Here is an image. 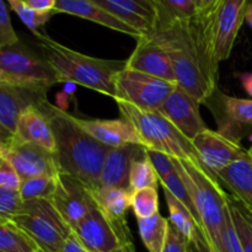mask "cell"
<instances>
[{"instance_id":"6da1fadb","label":"cell","mask_w":252,"mask_h":252,"mask_svg":"<svg viewBox=\"0 0 252 252\" xmlns=\"http://www.w3.org/2000/svg\"><path fill=\"white\" fill-rule=\"evenodd\" d=\"M148 34L169 54L177 85L199 103L206 102L217 90L220 63L214 51L207 15L160 22Z\"/></svg>"},{"instance_id":"7a4b0ae2","label":"cell","mask_w":252,"mask_h":252,"mask_svg":"<svg viewBox=\"0 0 252 252\" xmlns=\"http://www.w3.org/2000/svg\"><path fill=\"white\" fill-rule=\"evenodd\" d=\"M38 108L49 118L53 129L56 140L53 154L59 174L78 179L95 197L106 155L112 148L91 137L75 122L74 116L53 106L48 100Z\"/></svg>"},{"instance_id":"3957f363","label":"cell","mask_w":252,"mask_h":252,"mask_svg":"<svg viewBox=\"0 0 252 252\" xmlns=\"http://www.w3.org/2000/svg\"><path fill=\"white\" fill-rule=\"evenodd\" d=\"M39 52L61 76L63 83L78 84L115 100L116 78L126 68V61L95 58L68 48L43 33L34 36Z\"/></svg>"},{"instance_id":"277c9868","label":"cell","mask_w":252,"mask_h":252,"mask_svg":"<svg viewBox=\"0 0 252 252\" xmlns=\"http://www.w3.org/2000/svg\"><path fill=\"white\" fill-rule=\"evenodd\" d=\"M175 170L189 189L198 213L202 233L214 252H221V235L228 207V193L219 180L201 161L171 158Z\"/></svg>"},{"instance_id":"5b68a950","label":"cell","mask_w":252,"mask_h":252,"mask_svg":"<svg viewBox=\"0 0 252 252\" xmlns=\"http://www.w3.org/2000/svg\"><path fill=\"white\" fill-rule=\"evenodd\" d=\"M121 116L129 121L147 149L164 153L175 159H189L199 161L193 144L187 139L160 111H144L130 103L116 101Z\"/></svg>"},{"instance_id":"8992f818","label":"cell","mask_w":252,"mask_h":252,"mask_svg":"<svg viewBox=\"0 0 252 252\" xmlns=\"http://www.w3.org/2000/svg\"><path fill=\"white\" fill-rule=\"evenodd\" d=\"M63 83L41 53L21 41L0 48V86H20L48 93Z\"/></svg>"},{"instance_id":"52a82bcc","label":"cell","mask_w":252,"mask_h":252,"mask_svg":"<svg viewBox=\"0 0 252 252\" xmlns=\"http://www.w3.org/2000/svg\"><path fill=\"white\" fill-rule=\"evenodd\" d=\"M12 223L24 230L43 252H59L73 229L64 220L51 199L25 201L12 218Z\"/></svg>"},{"instance_id":"ba28073f","label":"cell","mask_w":252,"mask_h":252,"mask_svg":"<svg viewBox=\"0 0 252 252\" xmlns=\"http://www.w3.org/2000/svg\"><path fill=\"white\" fill-rule=\"evenodd\" d=\"M176 86V83L126 66L116 78L115 101H123L144 111H159Z\"/></svg>"},{"instance_id":"9c48e42d","label":"cell","mask_w":252,"mask_h":252,"mask_svg":"<svg viewBox=\"0 0 252 252\" xmlns=\"http://www.w3.org/2000/svg\"><path fill=\"white\" fill-rule=\"evenodd\" d=\"M73 233L89 252H112L132 243L128 224L116 221L98 203L73 229Z\"/></svg>"},{"instance_id":"30bf717a","label":"cell","mask_w":252,"mask_h":252,"mask_svg":"<svg viewBox=\"0 0 252 252\" xmlns=\"http://www.w3.org/2000/svg\"><path fill=\"white\" fill-rule=\"evenodd\" d=\"M249 0H219L207 12L214 51L219 62L230 57L239 31L245 21Z\"/></svg>"},{"instance_id":"8fae6325","label":"cell","mask_w":252,"mask_h":252,"mask_svg":"<svg viewBox=\"0 0 252 252\" xmlns=\"http://www.w3.org/2000/svg\"><path fill=\"white\" fill-rule=\"evenodd\" d=\"M199 161L214 176L238 160L249 157V152L238 139L221 134L209 128L192 140Z\"/></svg>"},{"instance_id":"7c38bea8","label":"cell","mask_w":252,"mask_h":252,"mask_svg":"<svg viewBox=\"0 0 252 252\" xmlns=\"http://www.w3.org/2000/svg\"><path fill=\"white\" fill-rule=\"evenodd\" d=\"M51 201L71 229L75 228L97 203L85 185L65 174L57 176L56 191Z\"/></svg>"},{"instance_id":"4fadbf2b","label":"cell","mask_w":252,"mask_h":252,"mask_svg":"<svg viewBox=\"0 0 252 252\" xmlns=\"http://www.w3.org/2000/svg\"><path fill=\"white\" fill-rule=\"evenodd\" d=\"M1 157L14 166L21 181L37 176H58L59 174L53 153L32 143L20 142L16 138L11 148Z\"/></svg>"},{"instance_id":"5bb4252c","label":"cell","mask_w":252,"mask_h":252,"mask_svg":"<svg viewBox=\"0 0 252 252\" xmlns=\"http://www.w3.org/2000/svg\"><path fill=\"white\" fill-rule=\"evenodd\" d=\"M199 105L193 96L177 85L159 111L192 142L197 134L207 129L199 112Z\"/></svg>"},{"instance_id":"9a60e30c","label":"cell","mask_w":252,"mask_h":252,"mask_svg":"<svg viewBox=\"0 0 252 252\" xmlns=\"http://www.w3.org/2000/svg\"><path fill=\"white\" fill-rule=\"evenodd\" d=\"M126 62L127 68L176 83V75L169 54L150 34L145 33L137 39L134 51Z\"/></svg>"},{"instance_id":"2e32d148","label":"cell","mask_w":252,"mask_h":252,"mask_svg":"<svg viewBox=\"0 0 252 252\" xmlns=\"http://www.w3.org/2000/svg\"><path fill=\"white\" fill-rule=\"evenodd\" d=\"M145 154H147V148L137 144H127L123 147L112 148L106 155L105 162L101 170L97 193L103 189H110L130 191V167L134 160L144 157Z\"/></svg>"},{"instance_id":"e0dca14e","label":"cell","mask_w":252,"mask_h":252,"mask_svg":"<svg viewBox=\"0 0 252 252\" xmlns=\"http://www.w3.org/2000/svg\"><path fill=\"white\" fill-rule=\"evenodd\" d=\"M118 17L127 22L135 30L148 33L157 27L159 22V11L154 0H91Z\"/></svg>"},{"instance_id":"ac0fdd59","label":"cell","mask_w":252,"mask_h":252,"mask_svg":"<svg viewBox=\"0 0 252 252\" xmlns=\"http://www.w3.org/2000/svg\"><path fill=\"white\" fill-rule=\"evenodd\" d=\"M75 118V122L103 145L110 148L123 147L127 144H137L145 148L144 142L134 126L126 118L117 120H84Z\"/></svg>"},{"instance_id":"d6986e66","label":"cell","mask_w":252,"mask_h":252,"mask_svg":"<svg viewBox=\"0 0 252 252\" xmlns=\"http://www.w3.org/2000/svg\"><path fill=\"white\" fill-rule=\"evenodd\" d=\"M54 12H63V14L73 15L80 19H85L88 21L95 22V24L105 26L113 31L121 32L127 36L138 39L143 36L142 32L135 30L127 22L122 21L118 17L113 16L112 14L107 12L93 2L91 0H57Z\"/></svg>"},{"instance_id":"ffe728a7","label":"cell","mask_w":252,"mask_h":252,"mask_svg":"<svg viewBox=\"0 0 252 252\" xmlns=\"http://www.w3.org/2000/svg\"><path fill=\"white\" fill-rule=\"evenodd\" d=\"M47 100V93L43 91L20 86H0V122L15 134L20 116L32 106L39 107Z\"/></svg>"},{"instance_id":"44dd1931","label":"cell","mask_w":252,"mask_h":252,"mask_svg":"<svg viewBox=\"0 0 252 252\" xmlns=\"http://www.w3.org/2000/svg\"><path fill=\"white\" fill-rule=\"evenodd\" d=\"M208 100L213 101L212 106H217L214 115L218 118L221 134L235 139V128L252 126V98L234 97L221 93L216 96L214 93Z\"/></svg>"},{"instance_id":"7402d4cb","label":"cell","mask_w":252,"mask_h":252,"mask_svg":"<svg viewBox=\"0 0 252 252\" xmlns=\"http://www.w3.org/2000/svg\"><path fill=\"white\" fill-rule=\"evenodd\" d=\"M15 138L20 142L32 143L54 153L56 140L49 118L36 106L27 108L17 121Z\"/></svg>"},{"instance_id":"603a6c76","label":"cell","mask_w":252,"mask_h":252,"mask_svg":"<svg viewBox=\"0 0 252 252\" xmlns=\"http://www.w3.org/2000/svg\"><path fill=\"white\" fill-rule=\"evenodd\" d=\"M217 179L236 199L252 212V161L250 158L238 160L217 174Z\"/></svg>"},{"instance_id":"cb8c5ba5","label":"cell","mask_w":252,"mask_h":252,"mask_svg":"<svg viewBox=\"0 0 252 252\" xmlns=\"http://www.w3.org/2000/svg\"><path fill=\"white\" fill-rule=\"evenodd\" d=\"M170 220L159 213L144 219H138L139 235L149 252H161L166 240Z\"/></svg>"},{"instance_id":"d4e9b609","label":"cell","mask_w":252,"mask_h":252,"mask_svg":"<svg viewBox=\"0 0 252 252\" xmlns=\"http://www.w3.org/2000/svg\"><path fill=\"white\" fill-rule=\"evenodd\" d=\"M103 211L116 221L127 224V212L130 208L132 191L121 189H110L100 191L95 196Z\"/></svg>"},{"instance_id":"484cf974","label":"cell","mask_w":252,"mask_h":252,"mask_svg":"<svg viewBox=\"0 0 252 252\" xmlns=\"http://www.w3.org/2000/svg\"><path fill=\"white\" fill-rule=\"evenodd\" d=\"M164 194L165 199H166L167 208H169L170 224L175 226L182 235L186 236L189 241H192L199 230L193 216L169 189H164Z\"/></svg>"},{"instance_id":"4316f807","label":"cell","mask_w":252,"mask_h":252,"mask_svg":"<svg viewBox=\"0 0 252 252\" xmlns=\"http://www.w3.org/2000/svg\"><path fill=\"white\" fill-rule=\"evenodd\" d=\"M37 244L12 221L0 223V252H38Z\"/></svg>"},{"instance_id":"83f0119b","label":"cell","mask_w":252,"mask_h":252,"mask_svg":"<svg viewBox=\"0 0 252 252\" xmlns=\"http://www.w3.org/2000/svg\"><path fill=\"white\" fill-rule=\"evenodd\" d=\"M228 203L243 252H252V212L229 193Z\"/></svg>"},{"instance_id":"f1b7e54d","label":"cell","mask_w":252,"mask_h":252,"mask_svg":"<svg viewBox=\"0 0 252 252\" xmlns=\"http://www.w3.org/2000/svg\"><path fill=\"white\" fill-rule=\"evenodd\" d=\"M159 11V22L189 20L197 16L199 10L194 0H154Z\"/></svg>"},{"instance_id":"f546056e","label":"cell","mask_w":252,"mask_h":252,"mask_svg":"<svg viewBox=\"0 0 252 252\" xmlns=\"http://www.w3.org/2000/svg\"><path fill=\"white\" fill-rule=\"evenodd\" d=\"M57 176H37L22 180L19 193L22 201L51 199L56 191Z\"/></svg>"},{"instance_id":"4dcf8cb0","label":"cell","mask_w":252,"mask_h":252,"mask_svg":"<svg viewBox=\"0 0 252 252\" xmlns=\"http://www.w3.org/2000/svg\"><path fill=\"white\" fill-rule=\"evenodd\" d=\"M160 180L157 171L148 159L147 154L139 159L134 160L130 167L129 187L130 191H137L143 189H158Z\"/></svg>"},{"instance_id":"1f68e13d","label":"cell","mask_w":252,"mask_h":252,"mask_svg":"<svg viewBox=\"0 0 252 252\" xmlns=\"http://www.w3.org/2000/svg\"><path fill=\"white\" fill-rule=\"evenodd\" d=\"M9 6L11 7L12 11L20 17L22 22L26 25L27 29L33 33V36L41 33L39 29L42 26L47 24V22L51 20V17L53 16L56 12L49 11V12H39L37 10H33L32 7H30L22 0H6Z\"/></svg>"},{"instance_id":"d6a6232c","label":"cell","mask_w":252,"mask_h":252,"mask_svg":"<svg viewBox=\"0 0 252 252\" xmlns=\"http://www.w3.org/2000/svg\"><path fill=\"white\" fill-rule=\"evenodd\" d=\"M130 208L137 219H144L159 213V196L158 189H143L132 192Z\"/></svg>"},{"instance_id":"836d02e7","label":"cell","mask_w":252,"mask_h":252,"mask_svg":"<svg viewBox=\"0 0 252 252\" xmlns=\"http://www.w3.org/2000/svg\"><path fill=\"white\" fill-rule=\"evenodd\" d=\"M160 184H161V186L164 187V189H169V191L171 192V193L174 194V196L176 197V198L179 199L189 212H191L194 220H196L197 225H198L199 230H202L201 220H199L198 213H197V209L196 207H194L193 201H192L191 194H189V189H186V186H185V184L182 182L181 177L177 174L176 170H175L174 172H171L170 175H167L165 179H162L161 181H160Z\"/></svg>"},{"instance_id":"e575fe53","label":"cell","mask_w":252,"mask_h":252,"mask_svg":"<svg viewBox=\"0 0 252 252\" xmlns=\"http://www.w3.org/2000/svg\"><path fill=\"white\" fill-rule=\"evenodd\" d=\"M22 201L19 191L0 187V223H9L21 211Z\"/></svg>"},{"instance_id":"d590c367","label":"cell","mask_w":252,"mask_h":252,"mask_svg":"<svg viewBox=\"0 0 252 252\" xmlns=\"http://www.w3.org/2000/svg\"><path fill=\"white\" fill-rule=\"evenodd\" d=\"M221 252H243L240 239L231 218L229 203L225 211V221H224V230L221 235Z\"/></svg>"},{"instance_id":"8d00e7d4","label":"cell","mask_w":252,"mask_h":252,"mask_svg":"<svg viewBox=\"0 0 252 252\" xmlns=\"http://www.w3.org/2000/svg\"><path fill=\"white\" fill-rule=\"evenodd\" d=\"M19 41L20 38L14 31L6 5L2 0H0V48L14 44Z\"/></svg>"},{"instance_id":"74e56055","label":"cell","mask_w":252,"mask_h":252,"mask_svg":"<svg viewBox=\"0 0 252 252\" xmlns=\"http://www.w3.org/2000/svg\"><path fill=\"white\" fill-rule=\"evenodd\" d=\"M147 157L148 159L150 160L153 166H154L160 181H161L162 179H165L167 175H170L171 172L175 171V166L174 164H172V160L169 155L164 154V153L157 152V150L147 149Z\"/></svg>"},{"instance_id":"f35d334b","label":"cell","mask_w":252,"mask_h":252,"mask_svg":"<svg viewBox=\"0 0 252 252\" xmlns=\"http://www.w3.org/2000/svg\"><path fill=\"white\" fill-rule=\"evenodd\" d=\"M189 245H191V241L170 224L161 252H189Z\"/></svg>"},{"instance_id":"ab89813d","label":"cell","mask_w":252,"mask_h":252,"mask_svg":"<svg viewBox=\"0 0 252 252\" xmlns=\"http://www.w3.org/2000/svg\"><path fill=\"white\" fill-rule=\"evenodd\" d=\"M21 179L14 166L4 157L0 158V187L19 191Z\"/></svg>"},{"instance_id":"60d3db41","label":"cell","mask_w":252,"mask_h":252,"mask_svg":"<svg viewBox=\"0 0 252 252\" xmlns=\"http://www.w3.org/2000/svg\"><path fill=\"white\" fill-rule=\"evenodd\" d=\"M15 142V134L0 122V155H4Z\"/></svg>"},{"instance_id":"b9f144b4","label":"cell","mask_w":252,"mask_h":252,"mask_svg":"<svg viewBox=\"0 0 252 252\" xmlns=\"http://www.w3.org/2000/svg\"><path fill=\"white\" fill-rule=\"evenodd\" d=\"M189 248H191V252H214L209 241L207 240V238L201 230H198L193 240L191 241Z\"/></svg>"},{"instance_id":"7bdbcfd3","label":"cell","mask_w":252,"mask_h":252,"mask_svg":"<svg viewBox=\"0 0 252 252\" xmlns=\"http://www.w3.org/2000/svg\"><path fill=\"white\" fill-rule=\"evenodd\" d=\"M59 252H89L88 249L80 243L76 235L74 233L70 234L68 239L65 240L64 245L62 246L61 251Z\"/></svg>"},{"instance_id":"ee69618b","label":"cell","mask_w":252,"mask_h":252,"mask_svg":"<svg viewBox=\"0 0 252 252\" xmlns=\"http://www.w3.org/2000/svg\"><path fill=\"white\" fill-rule=\"evenodd\" d=\"M25 2L39 12H49L54 11L57 0H25Z\"/></svg>"},{"instance_id":"f6af8a7d","label":"cell","mask_w":252,"mask_h":252,"mask_svg":"<svg viewBox=\"0 0 252 252\" xmlns=\"http://www.w3.org/2000/svg\"><path fill=\"white\" fill-rule=\"evenodd\" d=\"M239 78H240L244 90L248 93L250 97H252V73H243L239 75Z\"/></svg>"},{"instance_id":"bcb514c9","label":"cell","mask_w":252,"mask_h":252,"mask_svg":"<svg viewBox=\"0 0 252 252\" xmlns=\"http://www.w3.org/2000/svg\"><path fill=\"white\" fill-rule=\"evenodd\" d=\"M219 0H201L199 1V14H207V12L211 11L217 4H218Z\"/></svg>"},{"instance_id":"7dc6e473","label":"cell","mask_w":252,"mask_h":252,"mask_svg":"<svg viewBox=\"0 0 252 252\" xmlns=\"http://www.w3.org/2000/svg\"><path fill=\"white\" fill-rule=\"evenodd\" d=\"M112 252H135V249H134V245H133V241H132V243L125 244V245H122L121 248H118L117 250H115Z\"/></svg>"},{"instance_id":"c3c4849f","label":"cell","mask_w":252,"mask_h":252,"mask_svg":"<svg viewBox=\"0 0 252 252\" xmlns=\"http://www.w3.org/2000/svg\"><path fill=\"white\" fill-rule=\"evenodd\" d=\"M245 21L248 22L249 26L252 29V2L248 5V9H246V14H245Z\"/></svg>"},{"instance_id":"681fc988","label":"cell","mask_w":252,"mask_h":252,"mask_svg":"<svg viewBox=\"0 0 252 252\" xmlns=\"http://www.w3.org/2000/svg\"><path fill=\"white\" fill-rule=\"evenodd\" d=\"M248 152H249V158H250V160L252 161V147L248 150Z\"/></svg>"},{"instance_id":"f907efd6","label":"cell","mask_w":252,"mask_h":252,"mask_svg":"<svg viewBox=\"0 0 252 252\" xmlns=\"http://www.w3.org/2000/svg\"><path fill=\"white\" fill-rule=\"evenodd\" d=\"M199 1H201V0H194V2L197 4V6H199Z\"/></svg>"},{"instance_id":"816d5d0a","label":"cell","mask_w":252,"mask_h":252,"mask_svg":"<svg viewBox=\"0 0 252 252\" xmlns=\"http://www.w3.org/2000/svg\"><path fill=\"white\" fill-rule=\"evenodd\" d=\"M251 2H252V0H249V2H248V5H249V4H251Z\"/></svg>"},{"instance_id":"f5cc1de1","label":"cell","mask_w":252,"mask_h":252,"mask_svg":"<svg viewBox=\"0 0 252 252\" xmlns=\"http://www.w3.org/2000/svg\"><path fill=\"white\" fill-rule=\"evenodd\" d=\"M189 246H191V245H189ZM189 252H191V248H189Z\"/></svg>"},{"instance_id":"db71d44e","label":"cell","mask_w":252,"mask_h":252,"mask_svg":"<svg viewBox=\"0 0 252 252\" xmlns=\"http://www.w3.org/2000/svg\"><path fill=\"white\" fill-rule=\"evenodd\" d=\"M38 252H43V251H42V250H39V251H38Z\"/></svg>"},{"instance_id":"11a10c76","label":"cell","mask_w":252,"mask_h":252,"mask_svg":"<svg viewBox=\"0 0 252 252\" xmlns=\"http://www.w3.org/2000/svg\"><path fill=\"white\" fill-rule=\"evenodd\" d=\"M22 1H25V0H22Z\"/></svg>"},{"instance_id":"9f6ffc18","label":"cell","mask_w":252,"mask_h":252,"mask_svg":"<svg viewBox=\"0 0 252 252\" xmlns=\"http://www.w3.org/2000/svg\"><path fill=\"white\" fill-rule=\"evenodd\" d=\"M0 158H1V155H0Z\"/></svg>"}]
</instances>
